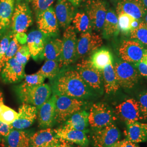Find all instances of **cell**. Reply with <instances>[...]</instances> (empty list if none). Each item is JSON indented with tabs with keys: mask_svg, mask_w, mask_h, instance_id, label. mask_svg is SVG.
Wrapping results in <instances>:
<instances>
[{
	"mask_svg": "<svg viewBox=\"0 0 147 147\" xmlns=\"http://www.w3.org/2000/svg\"><path fill=\"white\" fill-rule=\"evenodd\" d=\"M15 35L16 38L17 39L18 42L21 44H25L27 42V36H26L25 33H18L16 34H14Z\"/></svg>",
	"mask_w": 147,
	"mask_h": 147,
	"instance_id": "obj_45",
	"label": "cell"
},
{
	"mask_svg": "<svg viewBox=\"0 0 147 147\" xmlns=\"http://www.w3.org/2000/svg\"><path fill=\"white\" fill-rule=\"evenodd\" d=\"M61 141L50 127L36 132L31 136V147H57Z\"/></svg>",
	"mask_w": 147,
	"mask_h": 147,
	"instance_id": "obj_19",
	"label": "cell"
},
{
	"mask_svg": "<svg viewBox=\"0 0 147 147\" xmlns=\"http://www.w3.org/2000/svg\"><path fill=\"white\" fill-rule=\"evenodd\" d=\"M60 70L61 66L58 61L47 60L37 73L42 75L45 78L52 80L57 76Z\"/></svg>",
	"mask_w": 147,
	"mask_h": 147,
	"instance_id": "obj_32",
	"label": "cell"
},
{
	"mask_svg": "<svg viewBox=\"0 0 147 147\" xmlns=\"http://www.w3.org/2000/svg\"><path fill=\"white\" fill-rule=\"evenodd\" d=\"M84 10L89 17L92 27L96 31L102 30L108 10L105 1L103 0H87L84 5Z\"/></svg>",
	"mask_w": 147,
	"mask_h": 147,
	"instance_id": "obj_7",
	"label": "cell"
},
{
	"mask_svg": "<svg viewBox=\"0 0 147 147\" xmlns=\"http://www.w3.org/2000/svg\"><path fill=\"white\" fill-rule=\"evenodd\" d=\"M117 14L124 13L134 19L141 20L147 13L142 0H121L116 7Z\"/></svg>",
	"mask_w": 147,
	"mask_h": 147,
	"instance_id": "obj_21",
	"label": "cell"
},
{
	"mask_svg": "<svg viewBox=\"0 0 147 147\" xmlns=\"http://www.w3.org/2000/svg\"><path fill=\"white\" fill-rule=\"evenodd\" d=\"M53 94L66 96L78 99L90 97L91 88L85 83L75 69L64 67L57 76L51 80Z\"/></svg>",
	"mask_w": 147,
	"mask_h": 147,
	"instance_id": "obj_1",
	"label": "cell"
},
{
	"mask_svg": "<svg viewBox=\"0 0 147 147\" xmlns=\"http://www.w3.org/2000/svg\"><path fill=\"white\" fill-rule=\"evenodd\" d=\"M33 24L32 11L28 3H16V7L11 21V29L14 34L25 33Z\"/></svg>",
	"mask_w": 147,
	"mask_h": 147,
	"instance_id": "obj_4",
	"label": "cell"
},
{
	"mask_svg": "<svg viewBox=\"0 0 147 147\" xmlns=\"http://www.w3.org/2000/svg\"><path fill=\"white\" fill-rule=\"evenodd\" d=\"M62 40L63 42V49L62 58L59 63L61 68L68 67L78 58V39L73 26L70 25L65 30Z\"/></svg>",
	"mask_w": 147,
	"mask_h": 147,
	"instance_id": "obj_5",
	"label": "cell"
},
{
	"mask_svg": "<svg viewBox=\"0 0 147 147\" xmlns=\"http://www.w3.org/2000/svg\"><path fill=\"white\" fill-rule=\"evenodd\" d=\"M16 0H0V40L11 29Z\"/></svg>",
	"mask_w": 147,
	"mask_h": 147,
	"instance_id": "obj_23",
	"label": "cell"
},
{
	"mask_svg": "<svg viewBox=\"0 0 147 147\" xmlns=\"http://www.w3.org/2000/svg\"><path fill=\"white\" fill-rule=\"evenodd\" d=\"M23 82L30 85H38L42 84L44 82L45 78L40 74L36 73L34 74L27 75L25 76Z\"/></svg>",
	"mask_w": 147,
	"mask_h": 147,
	"instance_id": "obj_40",
	"label": "cell"
},
{
	"mask_svg": "<svg viewBox=\"0 0 147 147\" xmlns=\"http://www.w3.org/2000/svg\"><path fill=\"white\" fill-rule=\"evenodd\" d=\"M39 30L49 37H57L59 35V24L52 6L36 16Z\"/></svg>",
	"mask_w": 147,
	"mask_h": 147,
	"instance_id": "obj_8",
	"label": "cell"
},
{
	"mask_svg": "<svg viewBox=\"0 0 147 147\" xmlns=\"http://www.w3.org/2000/svg\"><path fill=\"white\" fill-rule=\"evenodd\" d=\"M84 105V102L80 99L56 95L55 123H64L74 113L81 110Z\"/></svg>",
	"mask_w": 147,
	"mask_h": 147,
	"instance_id": "obj_3",
	"label": "cell"
},
{
	"mask_svg": "<svg viewBox=\"0 0 147 147\" xmlns=\"http://www.w3.org/2000/svg\"><path fill=\"white\" fill-rule=\"evenodd\" d=\"M89 113L84 110L74 113L64 122V126L80 131H86L89 125Z\"/></svg>",
	"mask_w": 147,
	"mask_h": 147,
	"instance_id": "obj_29",
	"label": "cell"
},
{
	"mask_svg": "<svg viewBox=\"0 0 147 147\" xmlns=\"http://www.w3.org/2000/svg\"><path fill=\"white\" fill-rule=\"evenodd\" d=\"M138 99L142 118L147 119V92L141 93L138 95Z\"/></svg>",
	"mask_w": 147,
	"mask_h": 147,
	"instance_id": "obj_41",
	"label": "cell"
},
{
	"mask_svg": "<svg viewBox=\"0 0 147 147\" xmlns=\"http://www.w3.org/2000/svg\"><path fill=\"white\" fill-rule=\"evenodd\" d=\"M56 95H53L38 110L39 126L42 129L51 127L55 123Z\"/></svg>",
	"mask_w": 147,
	"mask_h": 147,
	"instance_id": "obj_17",
	"label": "cell"
},
{
	"mask_svg": "<svg viewBox=\"0 0 147 147\" xmlns=\"http://www.w3.org/2000/svg\"><path fill=\"white\" fill-rule=\"evenodd\" d=\"M33 0H16V3H18V2H26L27 3H29V2H32Z\"/></svg>",
	"mask_w": 147,
	"mask_h": 147,
	"instance_id": "obj_50",
	"label": "cell"
},
{
	"mask_svg": "<svg viewBox=\"0 0 147 147\" xmlns=\"http://www.w3.org/2000/svg\"><path fill=\"white\" fill-rule=\"evenodd\" d=\"M103 35L105 38L116 35L119 31L118 16L112 9L107 10L103 25Z\"/></svg>",
	"mask_w": 147,
	"mask_h": 147,
	"instance_id": "obj_30",
	"label": "cell"
},
{
	"mask_svg": "<svg viewBox=\"0 0 147 147\" xmlns=\"http://www.w3.org/2000/svg\"><path fill=\"white\" fill-rule=\"evenodd\" d=\"M55 0H33L32 5L37 16L39 13L50 7Z\"/></svg>",
	"mask_w": 147,
	"mask_h": 147,
	"instance_id": "obj_38",
	"label": "cell"
},
{
	"mask_svg": "<svg viewBox=\"0 0 147 147\" xmlns=\"http://www.w3.org/2000/svg\"><path fill=\"white\" fill-rule=\"evenodd\" d=\"M57 147H73L71 146L70 144L67 143L66 142H62V143H61Z\"/></svg>",
	"mask_w": 147,
	"mask_h": 147,
	"instance_id": "obj_49",
	"label": "cell"
},
{
	"mask_svg": "<svg viewBox=\"0 0 147 147\" xmlns=\"http://www.w3.org/2000/svg\"><path fill=\"white\" fill-rule=\"evenodd\" d=\"M13 129L11 125H8L0 121V141L5 140V138Z\"/></svg>",
	"mask_w": 147,
	"mask_h": 147,
	"instance_id": "obj_43",
	"label": "cell"
},
{
	"mask_svg": "<svg viewBox=\"0 0 147 147\" xmlns=\"http://www.w3.org/2000/svg\"><path fill=\"white\" fill-rule=\"evenodd\" d=\"M147 52L143 45L135 40L124 41L119 49V55L124 61L135 64L142 59Z\"/></svg>",
	"mask_w": 147,
	"mask_h": 147,
	"instance_id": "obj_12",
	"label": "cell"
},
{
	"mask_svg": "<svg viewBox=\"0 0 147 147\" xmlns=\"http://www.w3.org/2000/svg\"><path fill=\"white\" fill-rule=\"evenodd\" d=\"M91 89L100 90L102 88V71L93 67L88 60H82L74 68Z\"/></svg>",
	"mask_w": 147,
	"mask_h": 147,
	"instance_id": "obj_9",
	"label": "cell"
},
{
	"mask_svg": "<svg viewBox=\"0 0 147 147\" xmlns=\"http://www.w3.org/2000/svg\"><path fill=\"white\" fill-rule=\"evenodd\" d=\"M130 37L132 39L147 46V25L144 21H140L138 26L130 33Z\"/></svg>",
	"mask_w": 147,
	"mask_h": 147,
	"instance_id": "obj_33",
	"label": "cell"
},
{
	"mask_svg": "<svg viewBox=\"0 0 147 147\" xmlns=\"http://www.w3.org/2000/svg\"><path fill=\"white\" fill-rule=\"evenodd\" d=\"M127 140L135 143L147 140V123L138 121L126 123Z\"/></svg>",
	"mask_w": 147,
	"mask_h": 147,
	"instance_id": "obj_24",
	"label": "cell"
},
{
	"mask_svg": "<svg viewBox=\"0 0 147 147\" xmlns=\"http://www.w3.org/2000/svg\"><path fill=\"white\" fill-rule=\"evenodd\" d=\"M38 109L33 105L23 104L19 109V116L11 125L13 129L24 130L31 126L37 118Z\"/></svg>",
	"mask_w": 147,
	"mask_h": 147,
	"instance_id": "obj_18",
	"label": "cell"
},
{
	"mask_svg": "<svg viewBox=\"0 0 147 147\" xmlns=\"http://www.w3.org/2000/svg\"><path fill=\"white\" fill-rule=\"evenodd\" d=\"M4 104V98H3V93L0 90V110L1 106Z\"/></svg>",
	"mask_w": 147,
	"mask_h": 147,
	"instance_id": "obj_48",
	"label": "cell"
},
{
	"mask_svg": "<svg viewBox=\"0 0 147 147\" xmlns=\"http://www.w3.org/2000/svg\"><path fill=\"white\" fill-rule=\"evenodd\" d=\"M142 1L143 5L146 7V8H147V0H142Z\"/></svg>",
	"mask_w": 147,
	"mask_h": 147,
	"instance_id": "obj_52",
	"label": "cell"
},
{
	"mask_svg": "<svg viewBox=\"0 0 147 147\" xmlns=\"http://www.w3.org/2000/svg\"><path fill=\"white\" fill-rule=\"evenodd\" d=\"M20 47V45L19 42H18L15 35H14L9 42L8 49L5 52V55L0 63V73L3 67L5 65V63L9 60H10L11 59L14 57L16 53Z\"/></svg>",
	"mask_w": 147,
	"mask_h": 147,
	"instance_id": "obj_34",
	"label": "cell"
},
{
	"mask_svg": "<svg viewBox=\"0 0 147 147\" xmlns=\"http://www.w3.org/2000/svg\"><path fill=\"white\" fill-rule=\"evenodd\" d=\"M102 73L105 92L109 94L116 93L121 86L117 78L113 64L107 65Z\"/></svg>",
	"mask_w": 147,
	"mask_h": 147,
	"instance_id": "obj_28",
	"label": "cell"
},
{
	"mask_svg": "<svg viewBox=\"0 0 147 147\" xmlns=\"http://www.w3.org/2000/svg\"><path fill=\"white\" fill-rule=\"evenodd\" d=\"M119 130L113 123L104 127L96 129L92 138L95 147H112L119 141Z\"/></svg>",
	"mask_w": 147,
	"mask_h": 147,
	"instance_id": "obj_11",
	"label": "cell"
},
{
	"mask_svg": "<svg viewBox=\"0 0 147 147\" xmlns=\"http://www.w3.org/2000/svg\"><path fill=\"white\" fill-rule=\"evenodd\" d=\"M73 23L75 30L81 33L90 32L92 28L89 17L84 11L75 13Z\"/></svg>",
	"mask_w": 147,
	"mask_h": 147,
	"instance_id": "obj_31",
	"label": "cell"
},
{
	"mask_svg": "<svg viewBox=\"0 0 147 147\" xmlns=\"http://www.w3.org/2000/svg\"><path fill=\"white\" fill-rule=\"evenodd\" d=\"M63 49L62 40L57 37H49L45 45L44 57L47 60L57 61L60 63Z\"/></svg>",
	"mask_w": 147,
	"mask_h": 147,
	"instance_id": "obj_26",
	"label": "cell"
},
{
	"mask_svg": "<svg viewBox=\"0 0 147 147\" xmlns=\"http://www.w3.org/2000/svg\"><path fill=\"white\" fill-rule=\"evenodd\" d=\"M13 36L14 34L11 30L10 29L0 40V63L5 55L9 42Z\"/></svg>",
	"mask_w": 147,
	"mask_h": 147,
	"instance_id": "obj_39",
	"label": "cell"
},
{
	"mask_svg": "<svg viewBox=\"0 0 147 147\" xmlns=\"http://www.w3.org/2000/svg\"><path fill=\"white\" fill-rule=\"evenodd\" d=\"M102 45V38L90 32L81 33L77 42V57L88 56Z\"/></svg>",
	"mask_w": 147,
	"mask_h": 147,
	"instance_id": "obj_13",
	"label": "cell"
},
{
	"mask_svg": "<svg viewBox=\"0 0 147 147\" xmlns=\"http://www.w3.org/2000/svg\"><path fill=\"white\" fill-rule=\"evenodd\" d=\"M16 96L23 104L33 105L38 110L52 94L51 86L47 84L30 85L22 82L14 87Z\"/></svg>",
	"mask_w": 147,
	"mask_h": 147,
	"instance_id": "obj_2",
	"label": "cell"
},
{
	"mask_svg": "<svg viewBox=\"0 0 147 147\" xmlns=\"http://www.w3.org/2000/svg\"><path fill=\"white\" fill-rule=\"evenodd\" d=\"M114 69L121 87L130 89L137 83L138 73L130 63L124 61L118 62L115 64Z\"/></svg>",
	"mask_w": 147,
	"mask_h": 147,
	"instance_id": "obj_10",
	"label": "cell"
},
{
	"mask_svg": "<svg viewBox=\"0 0 147 147\" xmlns=\"http://www.w3.org/2000/svg\"><path fill=\"white\" fill-rule=\"evenodd\" d=\"M117 14L118 16V26L120 31L125 34H130L131 32V24L134 18L124 13H119Z\"/></svg>",
	"mask_w": 147,
	"mask_h": 147,
	"instance_id": "obj_36",
	"label": "cell"
},
{
	"mask_svg": "<svg viewBox=\"0 0 147 147\" xmlns=\"http://www.w3.org/2000/svg\"><path fill=\"white\" fill-rule=\"evenodd\" d=\"M140 74L144 77H147V52L142 59L135 64Z\"/></svg>",
	"mask_w": 147,
	"mask_h": 147,
	"instance_id": "obj_42",
	"label": "cell"
},
{
	"mask_svg": "<svg viewBox=\"0 0 147 147\" xmlns=\"http://www.w3.org/2000/svg\"><path fill=\"white\" fill-rule=\"evenodd\" d=\"M112 147H120V145H119V141L117 142V143H116Z\"/></svg>",
	"mask_w": 147,
	"mask_h": 147,
	"instance_id": "obj_53",
	"label": "cell"
},
{
	"mask_svg": "<svg viewBox=\"0 0 147 147\" xmlns=\"http://www.w3.org/2000/svg\"><path fill=\"white\" fill-rule=\"evenodd\" d=\"M143 21L145 22V23L147 25V13L145 14V16L143 18Z\"/></svg>",
	"mask_w": 147,
	"mask_h": 147,
	"instance_id": "obj_51",
	"label": "cell"
},
{
	"mask_svg": "<svg viewBox=\"0 0 147 147\" xmlns=\"http://www.w3.org/2000/svg\"><path fill=\"white\" fill-rule=\"evenodd\" d=\"M19 116L18 112L13 110L11 107L3 105L0 110V121L8 125H11Z\"/></svg>",
	"mask_w": 147,
	"mask_h": 147,
	"instance_id": "obj_35",
	"label": "cell"
},
{
	"mask_svg": "<svg viewBox=\"0 0 147 147\" xmlns=\"http://www.w3.org/2000/svg\"><path fill=\"white\" fill-rule=\"evenodd\" d=\"M140 20H139L135 19H134L133 20V21H132L131 24V32L133 31L134 30H135L136 28H137V27L138 26V25L140 24Z\"/></svg>",
	"mask_w": 147,
	"mask_h": 147,
	"instance_id": "obj_46",
	"label": "cell"
},
{
	"mask_svg": "<svg viewBox=\"0 0 147 147\" xmlns=\"http://www.w3.org/2000/svg\"><path fill=\"white\" fill-rule=\"evenodd\" d=\"M25 67L19 63L14 57L9 60L3 67L0 76L5 84H16L25 78Z\"/></svg>",
	"mask_w": 147,
	"mask_h": 147,
	"instance_id": "obj_15",
	"label": "cell"
},
{
	"mask_svg": "<svg viewBox=\"0 0 147 147\" xmlns=\"http://www.w3.org/2000/svg\"><path fill=\"white\" fill-rule=\"evenodd\" d=\"M116 114L126 124L143 119L138 102L134 99H127L117 106Z\"/></svg>",
	"mask_w": 147,
	"mask_h": 147,
	"instance_id": "obj_14",
	"label": "cell"
},
{
	"mask_svg": "<svg viewBox=\"0 0 147 147\" xmlns=\"http://www.w3.org/2000/svg\"><path fill=\"white\" fill-rule=\"evenodd\" d=\"M75 7L67 0H58L55 12L58 24L65 30L70 25L76 13Z\"/></svg>",
	"mask_w": 147,
	"mask_h": 147,
	"instance_id": "obj_22",
	"label": "cell"
},
{
	"mask_svg": "<svg viewBox=\"0 0 147 147\" xmlns=\"http://www.w3.org/2000/svg\"><path fill=\"white\" fill-rule=\"evenodd\" d=\"M67 1H68L69 2H70L74 6L76 7L77 6H78L80 5V3L82 1H83L84 0H67Z\"/></svg>",
	"mask_w": 147,
	"mask_h": 147,
	"instance_id": "obj_47",
	"label": "cell"
},
{
	"mask_svg": "<svg viewBox=\"0 0 147 147\" xmlns=\"http://www.w3.org/2000/svg\"><path fill=\"white\" fill-rule=\"evenodd\" d=\"M54 131L61 142H69L81 146H86L88 143L86 131L69 128L64 125L54 130Z\"/></svg>",
	"mask_w": 147,
	"mask_h": 147,
	"instance_id": "obj_20",
	"label": "cell"
},
{
	"mask_svg": "<svg viewBox=\"0 0 147 147\" xmlns=\"http://www.w3.org/2000/svg\"><path fill=\"white\" fill-rule=\"evenodd\" d=\"M116 117L112 111L104 104L97 103L92 106L88 121L91 127L95 129H100L113 123Z\"/></svg>",
	"mask_w": 147,
	"mask_h": 147,
	"instance_id": "obj_6",
	"label": "cell"
},
{
	"mask_svg": "<svg viewBox=\"0 0 147 147\" xmlns=\"http://www.w3.org/2000/svg\"><path fill=\"white\" fill-rule=\"evenodd\" d=\"M49 37L39 30L32 31L28 34L27 45L31 56L34 60L38 61L44 58V48Z\"/></svg>",
	"mask_w": 147,
	"mask_h": 147,
	"instance_id": "obj_16",
	"label": "cell"
},
{
	"mask_svg": "<svg viewBox=\"0 0 147 147\" xmlns=\"http://www.w3.org/2000/svg\"><path fill=\"white\" fill-rule=\"evenodd\" d=\"M120 147H140L136 143L131 142L127 139L119 141Z\"/></svg>",
	"mask_w": 147,
	"mask_h": 147,
	"instance_id": "obj_44",
	"label": "cell"
},
{
	"mask_svg": "<svg viewBox=\"0 0 147 147\" xmlns=\"http://www.w3.org/2000/svg\"><path fill=\"white\" fill-rule=\"evenodd\" d=\"M30 57L31 54L27 45L24 44L20 46L19 48L14 57L16 58L19 63L25 66L27 62L29 61Z\"/></svg>",
	"mask_w": 147,
	"mask_h": 147,
	"instance_id": "obj_37",
	"label": "cell"
},
{
	"mask_svg": "<svg viewBox=\"0 0 147 147\" xmlns=\"http://www.w3.org/2000/svg\"><path fill=\"white\" fill-rule=\"evenodd\" d=\"M88 61L93 67L102 71L107 65L113 63V57L109 50L103 47L92 53Z\"/></svg>",
	"mask_w": 147,
	"mask_h": 147,
	"instance_id": "obj_27",
	"label": "cell"
},
{
	"mask_svg": "<svg viewBox=\"0 0 147 147\" xmlns=\"http://www.w3.org/2000/svg\"><path fill=\"white\" fill-rule=\"evenodd\" d=\"M31 135L27 132L12 129L5 138L6 147H31Z\"/></svg>",
	"mask_w": 147,
	"mask_h": 147,
	"instance_id": "obj_25",
	"label": "cell"
}]
</instances>
